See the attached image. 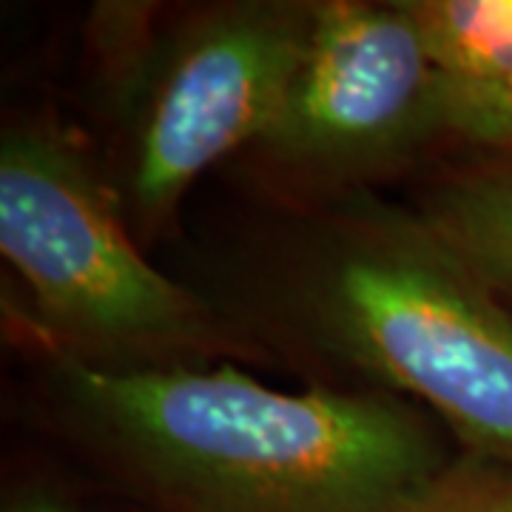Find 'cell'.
Returning a JSON list of instances; mask_svg holds the SVG:
<instances>
[{"label": "cell", "instance_id": "cell-1", "mask_svg": "<svg viewBox=\"0 0 512 512\" xmlns=\"http://www.w3.org/2000/svg\"><path fill=\"white\" fill-rule=\"evenodd\" d=\"M72 399L177 512H410L453 461L410 404L234 367L69 362Z\"/></svg>", "mask_w": 512, "mask_h": 512}, {"label": "cell", "instance_id": "cell-2", "mask_svg": "<svg viewBox=\"0 0 512 512\" xmlns=\"http://www.w3.org/2000/svg\"><path fill=\"white\" fill-rule=\"evenodd\" d=\"M424 222H365L316 288L330 342L424 402L467 453L512 464V311Z\"/></svg>", "mask_w": 512, "mask_h": 512}, {"label": "cell", "instance_id": "cell-3", "mask_svg": "<svg viewBox=\"0 0 512 512\" xmlns=\"http://www.w3.org/2000/svg\"><path fill=\"white\" fill-rule=\"evenodd\" d=\"M0 251L57 328L109 350L194 342L202 305L128 239L89 165L52 134L0 146Z\"/></svg>", "mask_w": 512, "mask_h": 512}, {"label": "cell", "instance_id": "cell-4", "mask_svg": "<svg viewBox=\"0 0 512 512\" xmlns=\"http://www.w3.org/2000/svg\"><path fill=\"white\" fill-rule=\"evenodd\" d=\"M439 86L404 3H313L302 63L259 143L319 171L373 165L439 128Z\"/></svg>", "mask_w": 512, "mask_h": 512}, {"label": "cell", "instance_id": "cell-5", "mask_svg": "<svg viewBox=\"0 0 512 512\" xmlns=\"http://www.w3.org/2000/svg\"><path fill=\"white\" fill-rule=\"evenodd\" d=\"M313 6L251 3L208 18L185 37L137 134L131 197L163 217L200 174L279 114L311 32Z\"/></svg>", "mask_w": 512, "mask_h": 512}, {"label": "cell", "instance_id": "cell-6", "mask_svg": "<svg viewBox=\"0 0 512 512\" xmlns=\"http://www.w3.org/2000/svg\"><path fill=\"white\" fill-rule=\"evenodd\" d=\"M433 194L421 222L444 248L512 305V151Z\"/></svg>", "mask_w": 512, "mask_h": 512}, {"label": "cell", "instance_id": "cell-7", "mask_svg": "<svg viewBox=\"0 0 512 512\" xmlns=\"http://www.w3.org/2000/svg\"><path fill=\"white\" fill-rule=\"evenodd\" d=\"M436 72L453 86L512 74V0H407Z\"/></svg>", "mask_w": 512, "mask_h": 512}, {"label": "cell", "instance_id": "cell-8", "mask_svg": "<svg viewBox=\"0 0 512 512\" xmlns=\"http://www.w3.org/2000/svg\"><path fill=\"white\" fill-rule=\"evenodd\" d=\"M410 512H512V464L495 458H453Z\"/></svg>", "mask_w": 512, "mask_h": 512}, {"label": "cell", "instance_id": "cell-9", "mask_svg": "<svg viewBox=\"0 0 512 512\" xmlns=\"http://www.w3.org/2000/svg\"><path fill=\"white\" fill-rule=\"evenodd\" d=\"M439 128L476 146L512 151V74L484 86H439Z\"/></svg>", "mask_w": 512, "mask_h": 512}, {"label": "cell", "instance_id": "cell-10", "mask_svg": "<svg viewBox=\"0 0 512 512\" xmlns=\"http://www.w3.org/2000/svg\"><path fill=\"white\" fill-rule=\"evenodd\" d=\"M9 512H72L69 507H63L52 495H26L23 501H18Z\"/></svg>", "mask_w": 512, "mask_h": 512}]
</instances>
